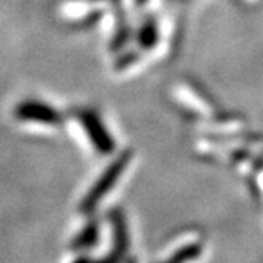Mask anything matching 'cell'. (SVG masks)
Segmentation results:
<instances>
[{"label": "cell", "mask_w": 263, "mask_h": 263, "mask_svg": "<svg viewBox=\"0 0 263 263\" xmlns=\"http://www.w3.org/2000/svg\"><path fill=\"white\" fill-rule=\"evenodd\" d=\"M74 116H77L78 122L83 125L86 135L93 144V147H96L100 154H111L115 151V141L109 137L106 127L103 125L96 109L77 108L74 109Z\"/></svg>", "instance_id": "cell-2"}, {"label": "cell", "mask_w": 263, "mask_h": 263, "mask_svg": "<svg viewBox=\"0 0 263 263\" xmlns=\"http://www.w3.org/2000/svg\"><path fill=\"white\" fill-rule=\"evenodd\" d=\"M99 239V223L97 220H90L84 230L73 239L71 242V248L77 251V249H89L90 246L97 242Z\"/></svg>", "instance_id": "cell-5"}, {"label": "cell", "mask_w": 263, "mask_h": 263, "mask_svg": "<svg viewBox=\"0 0 263 263\" xmlns=\"http://www.w3.org/2000/svg\"><path fill=\"white\" fill-rule=\"evenodd\" d=\"M111 225H112V254L125 258L127 252H128V244H130V238H128V229H127V222H125V216L121 211V208H112L108 214Z\"/></svg>", "instance_id": "cell-4"}, {"label": "cell", "mask_w": 263, "mask_h": 263, "mask_svg": "<svg viewBox=\"0 0 263 263\" xmlns=\"http://www.w3.org/2000/svg\"><path fill=\"white\" fill-rule=\"evenodd\" d=\"M130 160H132V151H124L115 162L106 168L105 173L97 179V182L93 184V187L87 192V195L81 201L80 210L83 214H92L93 211H96L100 200L112 189V185H115L116 181L121 178L122 172L125 170V166L128 165Z\"/></svg>", "instance_id": "cell-1"}, {"label": "cell", "mask_w": 263, "mask_h": 263, "mask_svg": "<svg viewBox=\"0 0 263 263\" xmlns=\"http://www.w3.org/2000/svg\"><path fill=\"white\" fill-rule=\"evenodd\" d=\"M73 263H90V258H86V257H81V258H77Z\"/></svg>", "instance_id": "cell-8"}, {"label": "cell", "mask_w": 263, "mask_h": 263, "mask_svg": "<svg viewBox=\"0 0 263 263\" xmlns=\"http://www.w3.org/2000/svg\"><path fill=\"white\" fill-rule=\"evenodd\" d=\"M156 32L157 30H156V27L153 24H147L146 27H143L141 29V33H140V43H141V46L151 48L154 45L156 39H157V33Z\"/></svg>", "instance_id": "cell-7"}, {"label": "cell", "mask_w": 263, "mask_h": 263, "mask_svg": "<svg viewBox=\"0 0 263 263\" xmlns=\"http://www.w3.org/2000/svg\"><path fill=\"white\" fill-rule=\"evenodd\" d=\"M200 254H201V244L192 242V244H187V246L181 248L179 251H176L170 258L162 263H187V261L195 260Z\"/></svg>", "instance_id": "cell-6"}, {"label": "cell", "mask_w": 263, "mask_h": 263, "mask_svg": "<svg viewBox=\"0 0 263 263\" xmlns=\"http://www.w3.org/2000/svg\"><path fill=\"white\" fill-rule=\"evenodd\" d=\"M14 118L21 122H36L45 125H62V112L39 100H24L14 108Z\"/></svg>", "instance_id": "cell-3"}]
</instances>
